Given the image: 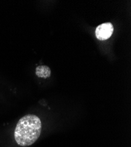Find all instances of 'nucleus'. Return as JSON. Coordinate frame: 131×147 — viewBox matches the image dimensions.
<instances>
[{
    "label": "nucleus",
    "instance_id": "1",
    "mask_svg": "<svg viewBox=\"0 0 131 147\" xmlns=\"http://www.w3.org/2000/svg\"><path fill=\"white\" fill-rule=\"evenodd\" d=\"M41 130L40 119L35 115H27L18 122L14 131L15 140L21 146L31 145L40 137Z\"/></svg>",
    "mask_w": 131,
    "mask_h": 147
},
{
    "label": "nucleus",
    "instance_id": "2",
    "mask_svg": "<svg viewBox=\"0 0 131 147\" xmlns=\"http://www.w3.org/2000/svg\"><path fill=\"white\" fill-rule=\"evenodd\" d=\"M114 30V26L111 22L103 23L97 27L95 30V35L99 40H106L111 37Z\"/></svg>",
    "mask_w": 131,
    "mask_h": 147
},
{
    "label": "nucleus",
    "instance_id": "3",
    "mask_svg": "<svg viewBox=\"0 0 131 147\" xmlns=\"http://www.w3.org/2000/svg\"><path fill=\"white\" fill-rule=\"evenodd\" d=\"M35 74L40 78H47L51 76V71L50 67L48 66L41 65L37 67Z\"/></svg>",
    "mask_w": 131,
    "mask_h": 147
}]
</instances>
